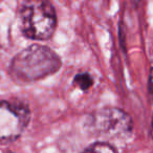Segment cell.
I'll return each instance as SVG.
<instances>
[{"mask_svg": "<svg viewBox=\"0 0 153 153\" xmlns=\"http://www.w3.org/2000/svg\"><path fill=\"white\" fill-rule=\"evenodd\" d=\"M61 67L60 57L48 46L33 44L14 57L10 74L17 82L30 83L57 72Z\"/></svg>", "mask_w": 153, "mask_h": 153, "instance_id": "cell-1", "label": "cell"}, {"mask_svg": "<svg viewBox=\"0 0 153 153\" xmlns=\"http://www.w3.org/2000/svg\"><path fill=\"white\" fill-rule=\"evenodd\" d=\"M21 30L32 40L43 41L53 36L57 25L55 7L48 1H30L19 12Z\"/></svg>", "mask_w": 153, "mask_h": 153, "instance_id": "cell-2", "label": "cell"}, {"mask_svg": "<svg viewBox=\"0 0 153 153\" xmlns=\"http://www.w3.org/2000/svg\"><path fill=\"white\" fill-rule=\"evenodd\" d=\"M89 129L96 136L106 140L127 138L132 132V120L119 108H104L94 112L89 120Z\"/></svg>", "mask_w": 153, "mask_h": 153, "instance_id": "cell-3", "label": "cell"}, {"mask_svg": "<svg viewBox=\"0 0 153 153\" xmlns=\"http://www.w3.org/2000/svg\"><path fill=\"white\" fill-rule=\"evenodd\" d=\"M27 104L19 100H0V143L17 140L30 123Z\"/></svg>", "mask_w": 153, "mask_h": 153, "instance_id": "cell-4", "label": "cell"}, {"mask_svg": "<svg viewBox=\"0 0 153 153\" xmlns=\"http://www.w3.org/2000/svg\"><path fill=\"white\" fill-rule=\"evenodd\" d=\"M74 84L78 86L80 89L86 91L94 85V78L87 72H80V74L74 76Z\"/></svg>", "mask_w": 153, "mask_h": 153, "instance_id": "cell-5", "label": "cell"}, {"mask_svg": "<svg viewBox=\"0 0 153 153\" xmlns=\"http://www.w3.org/2000/svg\"><path fill=\"white\" fill-rule=\"evenodd\" d=\"M82 153H117V151L110 144L100 142L90 145Z\"/></svg>", "mask_w": 153, "mask_h": 153, "instance_id": "cell-6", "label": "cell"}, {"mask_svg": "<svg viewBox=\"0 0 153 153\" xmlns=\"http://www.w3.org/2000/svg\"><path fill=\"white\" fill-rule=\"evenodd\" d=\"M148 92H149V98H150L151 103L153 104V67L150 70V74H149V81H148Z\"/></svg>", "mask_w": 153, "mask_h": 153, "instance_id": "cell-7", "label": "cell"}, {"mask_svg": "<svg viewBox=\"0 0 153 153\" xmlns=\"http://www.w3.org/2000/svg\"><path fill=\"white\" fill-rule=\"evenodd\" d=\"M151 136L153 138V117H152V123H151Z\"/></svg>", "mask_w": 153, "mask_h": 153, "instance_id": "cell-8", "label": "cell"}, {"mask_svg": "<svg viewBox=\"0 0 153 153\" xmlns=\"http://www.w3.org/2000/svg\"><path fill=\"white\" fill-rule=\"evenodd\" d=\"M3 153H14V152H12V151H5V152H3Z\"/></svg>", "mask_w": 153, "mask_h": 153, "instance_id": "cell-9", "label": "cell"}]
</instances>
